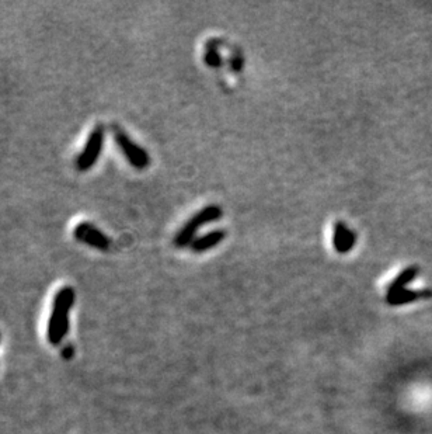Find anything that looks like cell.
<instances>
[{
    "label": "cell",
    "instance_id": "5b68a950",
    "mask_svg": "<svg viewBox=\"0 0 432 434\" xmlns=\"http://www.w3.org/2000/svg\"><path fill=\"white\" fill-rule=\"evenodd\" d=\"M75 239L80 243H84L93 249H97L101 252H107L110 249V239L106 233H103L96 225L91 222H80L73 229Z\"/></svg>",
    "mask_w": 432,
    "mask_h": 434
},
{
    "label": "cell",
    "instance_id": "3957f363",
    "mask_svg": "<svg viewBox=\"0 0 432 434\" xmlns=\"http://www.w3.org/2000/svg\"><path fill=\"white\" fill-rule=\"evenodd\" d=\"M112 135L115 144L123 153V157H125V159L134 169L145 170L149 166L150 158L147 152L141 145L134 142L125 131H122L117 126H112Z\"/></svg>",
    "mask_w": 432,
    "mask_h": 434
},
{
    "label": "cell",
    "instance_id": "52a82bcc",
    "mask_svg": "<svg viewBox=\"0 0 432 434\" xmlns=\"http://www.w3.org/2000/svg\"><path fill=\"white\" fill-rule=\"evenodd\" d=\"M226 233L224 231H212L204 236L197 238L193 243H191V249L195 253H202L206 252L212 247H215L216 244H219L224 239H225Z\"/></svg>",
    "mask_w": 432,
    "mask_h": 434
},
{
    "label": "cell",
    "instance_id": "6da1fadb",
    "mask_svg": "<svg viewBox=\"0 0 432 434\" xmlns=\"http://www.w3.org/2000/svg\"><path fill=\"white\" fill-rule=\"evenodd\" d=\"M75 304V291L71 287H64L58 291L52 314L48 323V340L52 345L62 342L69 329V312Z\"/></svg>",
    "mask_w": 432,
    "mask_h": 434
},
{
    "label": "cell",
    "instance_id": "ba28073f",
    "mask_svg": "<svg viewBox=\"0 0 432 434\" xmlns=\"http://www.w3.org/2000/svg\"><path fill=\"white\" fill-rule=\"evenodd\" d=\"M205 64H208V65L212 67V68L221 67L222 59H221V55H219L218 49L211 48V49L205 54Z\"/></svg>",
    "mask_w": 432,
    "mask_h": 434
},
{
    "label": "cell",
    "instance_id": "8992f818",
    "mask_svg": "<svg viewBox=\"0 0 432 434\" xmlns=\"http://www.w3.org/2000/svg\"><path fill=\"white\" fill-rule=\"evenodd\" d=\"M357 243V233L351 231L344 222L338 221L334 225V236H333V244L337 253H348L354 249Z\"/></svg>",
    "mask_w": 432,
    "mask_h": 434
},
{
    "label": "cell",
    "instance_id": "7a4b0ae2",
    "mask_svg": "<svg viewBox=\"0 0 432 434\" xmlns=\"http://www.w3.org/2000/svg\"><path fill=\"white\" fill-rule=\"evenodd\" d=\"M222 214L224 212H222L221 207H218V205H208V207L202 208L178 231V233L174 238V244L177 247H185L187 244L193 243L195 240L194 238H195V233L198 232V229L209 222L221 220Z\"/></svg>",
    "mask_w": 432,
    "mask_h": 434
},
{
    "label": "cell",
    "instance_id": "277c9868",
    "mask_svg": "<svg viewBox=\"0 0 432 434\" xmlns=\"http://www.w3.org/2000/svg\"><path fill=\"white\" fill-rule=\"evenodd\" d=\"M106 138V130L103 126H96L91 130L84 148L76 159V168L80 172H87L99 162Z\"/></svg>",
    "mask_w": 432,
    "mask_h": 434
}]
</instances>
